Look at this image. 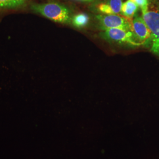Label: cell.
<instances>
[{
    "label": "cell",
    "instance_id": "277c9868",
    "mask_svg": "<svg viewBox=\"0 0 159 159\" xmlns=\"http://www.w3.org/2000/svg\"><path fill=\"white\" fill-rule=\"evenodd\" d=\"M100 37L108 42L127 44L131 46H142L133 31L119 29H107L100 33Z\"/></svg>",
    "mask_w": 159,
    "mask_h": 159
},
{
    "label": "cell",
    "instance_id": "9c48e42d",
    "mask_svg": "<svg viewBox=\"0 0 159 159\" xmlns=\"http://www.w3.org/2000/svg\"><path fill=\"white\" fill-rule=\"evenodd\" d=\"M26 0H0V8L13 9L23 6Z\"/></svg>",
    "mask_w": 159,
    "mask_h": 159
},
{
    "label": "cell",
    "instance_id": "3957f363",
    "mask_svg": "<svg viewBox=\"0 0 159 159\" xmlns=\"http://www.w3.org/2000/svg\"><path fill=\"white\" fill-rule=\"evenodd\" d=\"M98 27L102 31L107 29H119L133 31L132 21L118 14H100L96 16Z\"/></svg>",
    "mask_w": 159,
    "mask_h": 159
},
{
    "label": "cell",
    "instance_id": "5b68a950",
    "mask_svg": "<svg viewBox=\"0 0 159 159\" xmlns=\"http://www.w3.org/2000/svg\"><path fill=\"white\" fill-rule=\"evenodd\" d=\"M133 32L139 43L143 45L151 39V33L142 17L135 15L132 21Z\"/></svg>",
    "mask_w": 159,
    "mask_h": 159
},
{
    "label": "cell",
    "instance_id": "8fae6325",
    "mask_svg": "<svg viewBox=\"0 0 159 159\" xmlns=\"http://www.w3.org/2000/svg\"><path fill=\"white\" fill-rule=\"evenodd\" d=\"M75 1H82V2H90V1H92L93 0H75Z\"/></svg>",
    "mask_w": 159,
    "mask_h": 159
},
{
    "label": "cell",
    "instance_id": "7a4b0ae2",
    "mask_svg": "<svg viewBox=\"0 0 159 159\" xmlns=\"http://www.w3.org/2000/svg\"><path fill=\"white\" fill-rule=\"evenodd\" d=\"M31 8L33 11L54 22L64 24H70L72 22L71 12L62 4L56 2L34 4Z\"/></svg>",
    "mask_w": 159,
    "mask_h": 159
},
{
    "label": "cell",
    "instance_id": "8992f818",
    "mask_svg": "<svg viewBox=\"0 0 159 159\" xmlns=\"http://www.w3.org/2000/svg\"><path fill=\"white\" fill-rule=\"evenodd\" d=\"M123 0H106L96 6L97 9L102 14H119L121 13Z\"/></svg>",
    "mask_w": 159,
    "mask_h": 159
},
{
    "label": "cell",
    "instance_id": "ba28073f",
    "mask_svg": "<svg viewBox=\"0 0 159 159\" xmlns=\"http://www.w3.org/2000/svg\"><path fill=\"white\" fill-rule=\"evenodd\" d=\"M89 17L85 13H80L75 15L72 18L71 24L76 28H83L85 27L89 22Z\"/></svg>",
    "mask_w": 159,
    "mask_h": 159
},
{
    "label": "cell",
    "instance_id": "52a82bcc",
    "mask_svg": "<svg viewBox=\"0 0 159 159\" xmlns=\"http://www.w3.org/2000/svg\"><path fill=\"white\" fill-rule=\"evenodd\" d=\"M138 9L139 7L134 2H132L130 0H127L123 3L121 13L123 17H125L129 20H133L136 15V13L138 11Z\"/></svg>",
    "mask_w": 159,
    "mask_h": 159
},
{
    "label": "cell",
    "instance_id": "30bf717a",
    "mask_svg": "<svg viewBox=\"0 0 159 159\" xmlns=\"http://www.w3.org/2000/svg\"><path fill=\"white\" fill-rule=\"evenodd\" d=\"M132 2H134L137 6L142 9L146 7L148 4V0H130Z\"/></svg>",
    "mask_w": 159,
    "mask_h": 159
},
{
    "label": "cell",
    "instance_id": "6da1fadb",
    "mask_svg": "<svg viewBox=\"0 0 159 159\" xmlns=\"http://www.w3.org/2000/svg\"><path fill=\"white\" fill-rule=\"evenodd\" d=\"M142 10V17L151 33V50L159 57V1L148 0Z\"/></svg>",
    "mask_w": 159,
    "mask_h": 159
}]
</instances>
